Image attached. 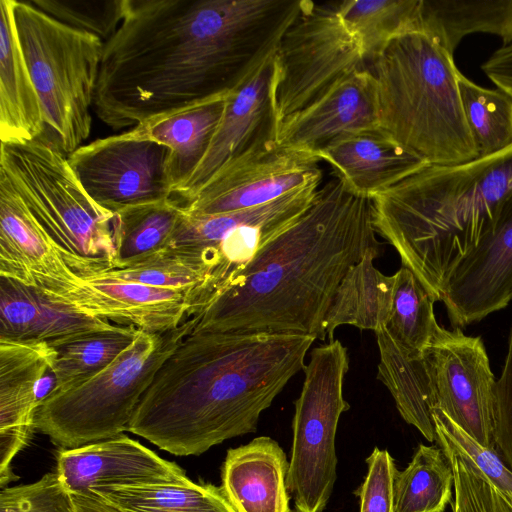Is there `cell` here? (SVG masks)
Listing matches in <instances>:
<instances>
[{
  "instance_id": "38",
  "label": "cell",
  "mask_w": 512,
  "mask_h": 512,
  "mask_svg": "<svg viewBox=\"0 0 512 512\" xmlns=\"http://www.w3.org/2000/svg\"><path fill=\"white\" fill-rule=\"evenodd\" d=\"M436 432V442L454 475L452 512H512V497L496 486L449 438Z\"/></svg>"
},
{
  "instance_id": "31",
  "label": "cell",
  "mask_w": 512,
  "mask_h": 512,
  "mask_svg": "<svg viewBox=\"0 0 512 512\" xmlns=\"http://www.w3.org/2000/svg\"><path fill=\"white\" fill-rule=\"evenodd\" d=\"M139 331L118 324L49 342L55 351L50 392L68 389L103 371L131 346Z\"/></svg>"
},
{
  "instance_id": "45",
  "label": "cell",
  "mask_w": 512,
  "mask_h": 512,
  "mask_svg": "<svg viewBox=\"0 0 512 512\" xmlns=\"http://www.w3.org/2000/svg\"><path fill=\"white\" fill-rule=\"evenodd\" d=\"M74 512H122L92 491L71 494Z\"/></svg>"
},
{
  "instance_id": "19",
  "label": "cell",
  "mask_w": 512,
  "mask_h": 512,
  "mask_svg": "<svg viewBox=\"0 0 512 512\" xmlns=\"http://www.w3.org/2000/svg\"><path fill=\"white\" fill-rule=\"evenodd\" d=\"M56 472L70 494L106 485H151L179 480L186 472L140 442L119 434L73 449H61Z\"/></svg>"
},
{
  "instance_id": "18",
  "label": "cell",
  "mask_w": 512,
  "mask_h": 512,
  "mask_svg": "<svg viewBox=\"0 0 512 512\" xmlns=\"http://www.w3.org/2000/svg\"><path fill=\"white\" fill-rule=\"evenodd\" d=\"M0 275L67 299L81 285L0 172Z\"/></svg>"
},
{
  "instance_id": "3",
  "label": "cell",
  "mask_w": 512,
  "mask_h": 512,
  "mask_svg": "<svg viewBox=\"0 0 512 512\" xmlns=\"http://www.w3.org/2000/svg\"><path fill=\"white\" fill-rule=\"evenodd\" d=\"M376 234L372 199L335 177L197 315L193 331L325 340L323 324L339 284L369 251L382 250Z\"/></svg>"
},
{
  "instance_id": "41",
  "label": "cell",
  "mask_w": 512,
  "mask_h": 512,
  "mask_svg": "<svg viewBox=\"0 0 512 512\" xmlns=\"http://www.w3.org/2000/svg\"><path fill=\"white\" fill-rule=\"evenodd\" d=\"M432 417L435 431L449 438L496 486L512 497V470L498 453L476 442L440 409H434Z\"/></svg>"
},
{
  "instance_id": "7",
  "label": "cell",
  "mask_w": 512,
  "mask_h": 512,
  "mask_svg": "<svg viewBox=\"0 0 512 512\" xmlns=\"http://www.w3.org/2000/svg\"><path fill=\"white\" fill-rule=\"evenodd\" d=\"M18 41L44 121L39 138L66 157L90 136L104 41L72 28L29 1L12 0Z\"/></svg>"
},
{
  "instance_id": "10",
  "label": "cell",
  "mask_w": 512,
  "mask_h": 512,
  "mask_svg": "<svg viewBox=\"0 0 512 512\" xmlns=\"http://www.w3.org/2000/svg\"><path fill=\"white\" fill-rule=\"evenodd\" d=\"M274 100L281 124L309 107L370 59L338 12V1L305 0L274 55Z\"/></svg>"
},
{
  "instance_id": "24",
  "label": "cell",
  "mask_w": 512,
  "mask_h": 512,
  "mask_svg": "<svg viewBox=\"0 0 512 512\" xmlns=\"http://www.w3.org/2000/svg\"><path fill=\"white\" fill-rule=\"evenodd\" d=\"M44 132L40 100L22 54L12 0L0 1V139H39Z\"/></svg>"
},
{
  "instance_id": "29",
  "label": "cell",
  "mask_w": 512,
  "mask_h": 512,
  "mask_svg": "<svg viewBox=\"0 0 512 512\" xmlns=\"http://www.w3.org/2000/svg\"><path fill=\"white\" fill-rule=\"evenodd\" d=\"M419 29L447 52L473 33L493 34L512 42V0H420Z\"/></svg>"
},
{
  "instance_id": "33",
  "label": "cell",
  "mask_w": 512,
  "mask_h": 512,
  "mask_svg": "<svg viewBox=\"0 0 512 512\" xmlns=\"http://www.w3.org/2000/svg\"><path fill=\"white\" fill-rule=\"evenodd\" d=\"M454 475L440 447L419 444L394 480V512H444L451 503Z\"/></svg>"
},
{
  "instance_id": "30",
  "label": "cell",
  "mask_w": 512,
  "mask_h": 512,
  "mask_svg": "<svg viewBox=\"0 0 512 512\" xmlns=\"http://www.w3.org/2000/svg\"><path fill=\"white\" fill-rule=\"evenodd\" d=\"M122 512H236L221 486L196 483L187 476L151 485H106L93 488Z\"/></svg>"
},
{
  "instance_id": "14",
  "label": "cell",
  "mask_w": 512,
  "mask_h": 512,
  "mask_svg": "<svg viewBox=\"0 0 512 512\" xmlns=\"http://www.w3.org/2000/svg\"><path fill=\"white\" fill-rule=\"evenodd\" d=\"M321 160L316 154L281 145H267L217 172L184 211L193 216L255 208L309 185H320Z\"/></svg>"
},
{
  "instance_id": "39",
  "label": "cell",
  "mask_w": 512,
  "mask_h": 512,
  "mask_svg": "<svg viewBox=\"0 0 512 512\" xmlns=\"http://www.w3.org/2000/svg\"><path fill=\"white\" fill-rule=\"evenodd\" d=\"M29 3L54 19L96 35L104 42L115 34L126 12V0H30Z\"/></svg>"
},
{
  "instance_id": "32",
  "label": "cell",
  "mask_w": 512,
  "mask_h": 512,
  "mask_svg": "<svg viewBox=\"0 0 512 512\" xmlns=\"http://www.w3.org/2000/svg\"><path fill=\"white\" fill-rule=\"evenodd\" d=\"M183 211V204L172 197L116 213L113 219L115 269L131 266L166 249Z\"/></svg>"
},
{
  "instance_id": "27",
  "label": "cell",
  "mask_w": 512,
  "mask_h": 512,
  "mask_svg": "<svg viewBox=\"0 0 512 512\" xmlns=\"http://www.w3.org/2000/svg\"><path fill=\"white\" fill-rule=\"evenodd\" d=\"M382 250L369 251L339 284L323 324L325 338L333 340L342 325L378 331L385 327L392 308L395 277L378 270L374 260Z\"/></svg>"
},
{
  "instance_id": "6",
  "label": "cell",
  "mask_w": 512,
  "mask_h": 512,
  "mask_svg": "<svg viewBox=\"0 0 512 512\" xmlns=\"http://www.w3.org/2000/svg\"><path fill=\"white\" fill-rule=\"evenodd\" d=\"M0 172L78 277L115 269V214L86 193L64 154L40 139L1 142Z\"/></svg>"
},
{
  "instance_id": "36",
  "label": "cell",
  "mask_w": 512,
  "mask_h": 512,
  "mask_svg": "<svg viewBox=\"0 0 512 512\" xmlns=\"http://www.w3.org/2000/svg\"><path fill=\"white\" fill-rule=\"evenodd\" d=\"M458 85L478 157L509 147L512 144V99L498 88L477 85L461 72Z\"/></svg>"
},
{
  "instance_id": "9",
  "label": "cell",
  "mask_w": 512,
  "mask_h": 512,
  "mask_svg": "<svg viewBox=\"0 0 512 512\" xmlns=\"http://www.w3.org/2000/svg\"><path fill=\"white\" fill-rule=\"evenodd\" d=\"M349 369L347 348L339 340L311 351L301 393L295 401L287 488L295 512H323L337 479L335 439Z\"/></svg>"
},
{
  "instance_id": "25",
  "label": "cell",
  "mask_w": 512,
  "mask_h": 512,
  "mask_svg": "<svg viewBox=\"0 0 512 512\" xmlns=\"http://www.w3.org/2000/svg\"><path fill=\"white\" fill-rule=\"evenodd\" d=\"M54 358L47 342L0 340V432L35 431L39 383Z\"/></svg>"
},
{
  "instance_id": "35",
  "label": "cell",
  "mask_w": 512,
  "mask_h": 512,
  "mask_svg": "<svg viewBox=\"0 0 512 512\" xmlns=\"http://www.w3.org/2000/svg\"><path fill=\"white\" fill-rule=\"evenodd\" d=\"M393 302L385 325L391 337L411 356H422L439 326L434 301L408 268L395 274Z\"/></svg>"
},
{
  "instance_id": "22",
  "label": "cell",
  "mask_w": 512,
  "mask_h": 512,
  "mask_svg": "<svg viewBox=\"0 0 512 512\" xmlns=\"http://www.w3.org/2000/svg\"><path fill=\"white\" fill-rule=\"evenodd\" d=\"M116 325L64 298L0 275V340L49 343Z\"/></svg>"
},
{
  "instance_id": "20",
  "label": "cell",
  "mask_w": 512,
  "mask_h": 512,
  "mask_svg": "<svg viewBox=\"0 0 512 512\" xmlns=\"http://www.w3.org/2000/svg\"><path fill=\"white\" fill-rule=\"evenodd\" d=\"M374 76L369 69L336 83L309 107L286 119L278 143L316 154L346 135L379 127Z\"/></svg>"
},
{
  "instance_id": "44",
  "label": "cell",
  "mask_w": 512,
  "mask_h": 512,
  "mask_svg": "<svg viewBox=\"0 0 512 512\" xmlns=\"http://www.w3.org/2000/svg\"><path fill=\"white\" fill-rule=\"evenodd\" d=\"M481 70L496 88L512 99V42L501 46L482 63Z\"/></svg>"
},
{
  "instance_id": "42",
  "label": "cell",
  "mask_w": 512,
  "mask_h": 512,
  "mask_svg": "<svg viewBox=\"0 0 512 512\" xmlns=\"http://www.w3.org/2000/svg\"><path fill=\"white\" fill-rule=\"evenodd\" d=\"M367 473L355 490L359 512H394V480L398 471L387 449L375 447L365 460Z\"/></svg>"
},
{
  "instance_id": "5",
  "label": "cell",
  "mask_w": 512,
  "mask_h": 512,
  "mask_svg": "<svg viewBox=\"0 0 512 512\" xmlns=\"http://www.w3.org/2000/svg\"><path fill=\"white\" fill-rule=\"evenodd\" d=\"M368 69L376 82L380 127L429 165L478 158L462 107L454 56L413 29L392 38Z\"/></svg>"
},
{
  "instance_id": "16",
  "label": "cell",
  "mask_w": 512,
  "mask_h": 512,
  "mask_svg": "<svg viewBox=\"0 0 512 512\" xmlns=\"http://www.w3.org/2000/svg\"><path fill=\"white\" fill-rule=\"evenodd\" d=\"M512 300V192L491 231L462 260L443 290L452 328H463L499 311Z\"/></svg>"
},
{
  "instance_id": "26",
  "label": "cell",
  "mask_w": 512,
  "mask_h": 512,
  "mask_svg": "<svg viewBox=\"0 0 512 512\" xmlns=\"http://www.w3.org/2000/svg\"><path fill=\"white\" fill-rule=\"evenodd\" d=\"M226 98H218L133 127L169 148L167 169L173 195L204 159L221 120Z\"/></svg>"
},
{
  "instance_id": "12",
  "label": "cell",
  "mask_w": 512,
  "mask_h": 512,
  "mask_svg": "<svg viewBox=\"0 0 512 512\" xmlns=\"http://www.w3.org/2000/svg\"><path fill=\"white\" fill-rule=\"evenodd\" d=\"M169 154L166 145L132 128L82 145L67 159L86 193L116 214L173 197Z\"/></svg>"
},
{
  "instance_id": "21",
  "label": "cell",
  "mask_w": 512,
  "mask_h": 512,
  "mask_svg": "<svg viewBox=\"0 0 512 512\" xmlns=\"http://www.w3.org/2000/svg\"><path fill=\"white\" fill-rule=\"evenodd\" d=\"M316 155L351 190L371 199L429 165L380 126L339 138Z\"/></svg>"
},
{
  "instance_id": "2",
  "label": "cell",
  "mask_w": 512,
  "mask_h": 512,
  "mask_svg": "<svg viewBox=\"0 0 512 512\" xmlns=\"http://www.w3.org/2000/svg\"><path fill=\"white\" fill-rule=\"evenodd\" d=\"M315 340L192 330L157 370L128 431L176 456L253 433Z\"/></svg>"
},
{
  "instance_id": "15",
  "label": "cell",
  "mask_w": 512,
  "mask_h": 512,
  "mask_svg": "<svg viewBox=\"0 0 512 512\" xmlns=\"http://www.w3.org/2000/svg\"><path fill=\"white\" fill-rule=\"evenodd\" d=\"M274 55L227 96L204 159L189 180L174 193L183 200L182 204L193 199L230 163L278 142L280 123L274 100Z\"/></svg>"
},
{
  "instance_id": "34",
  "label": "cell",
  "mask_w": 512,
  "mask_h": 512,
  "mask_svg": "<svg viewBox=\"0 0 512 512\" xmlns=\"http://www.w3.org/2000/svg\"><path fill=\"white\" fill-rule=\"evenodd\" d=\"M420 0H344L338 12L370 59L395 36L419 29Z\"/></svg>"
},
{
  "instance_id": "17",
  "label": "cell",
  "mask_w": 512,
  "mask_h": 512,
  "mask_svg": "<svg viewBox=\"0 0 512 512\" xmlns=\"http://www.w3.org/2000/svg\"><path fill=\"white\" fill-rule=\"evenodd\" d=\"M67 300L86 313L151 334L177 328L207 306L198 289H165L102 274L83 279Z\"/></svg>"
},
{
  "instance_id": "23",
  "label": "cell",
  "mask_w": 512,
  "mask_h": 512,
  "mask_svg": "<svg viewBox=\"0 0 512 512\" xmlns=\"http://www.w3.org/2000/svg\"><path fill=\"white\" fill-rule=\"evenodd\" d=\"M288 469L279 443L259 436L227 450L221 488L236 512H295L290 507Z\"/></svg>"
},
{
  "instance_id": "4",
  "label": "cell",
  "mask_w": 512,
  "mask_h": 512,
  "mask_svg": "<svg viewBox=\"0 0 512 512\" xmlns=\"http://www.w3.org/2000/svg\"><path fill=\"white\" fill-rule=\"evenodd\" d=\"M511 192L512 144L459 164L427 165L372 198L373 224L437 302Z\"/></svg>"
},
{
  "instance_id": "28",
  "label": "cell",
  "mask_w": 512,
  "mask_h": 512,
  "mask_svg": "<svg viewBox=\"0 0 512 512\" xmlns=\"http://www.w3.org/2000/svg\"><path fill=\"white\" fill-rule=\"evenodd\" d=\"M379 349L378 379L391 393L404 421L426 440L436 441L432 412L435 397L427 359L408 354L385 327L375 332Z\"/></svg>"
},
{
  "instance_id": "8",
  "label": "cell",
  "mask_w": 512,
  "mask_h": 512,
  "mask_svg": "<svg viewBox=\"0 0 512 512\" xmlns=\"http://www.w3.org/2000/svg\"><path fill=\"white\" fill-rule=\"evenodd\" d=\"M198 317L162 333L139 331L134 342L100 373L47 394L34 412V429L61 449L78 448L128 431L157 370L192 332Z\"/></svg>"
},
{
  "instance_id": "43",
  "label": "cell",
  "mask_w": 512,
  "mask_h": 512,
  "mask_svg": "<svg viewBox=\"0 0 512 512\" xmlns=\"http://www.w3.org/2000/svg\"><path fill=\"white\" fill-rule=\"evenodd\" d=\"M495 451L512 470V326L505 362L495 385Z\"/></svg>"
},
{
  "instance_id": "13",
  "label": "cell",
  "mask_w": 512,
  "mask_h": 512,
  "mask_svg": "<svg viewBox=\"0 0 512 512\" xmlns=\"http://www.w3.org/2000/svg\"><path fill=\"white\" fill-rule=\"evenodd\" d=\"M424 355L435 409L443 411L480 445L495 450L496 380L481 337L439 325Z\"/></svg>"
},
{
  "instance_id": "11",
  "label": "cell",
  "mask_w": 512,
  "mask_h": 512,
  "mask_svg": "<svg viewBox=\"0 0 512 512\" xmlns=\"http://www.w3.org/2000/svg\"><path fill=\"white\" fill-rule=\"evenodd\" d=\"M319 187L309 185L271 203L240 211L200 216L183 211L167 248L194 254L205 263L213 300L233 284L267 243L309 208Z\"/></svg>"
},
{
  "instance_id": "37",
  "label": "cell",
  "mask_w": 512,
  "mask_h": 512,
  "mask_svg": "<svg viewBox=\"0 0 512 512\" xmlns=\"http://www.w3.org/2000/svg\"><path fill=\"white\" fill-rule=\"evenodd\" d=\"M100 274L165 289H198L207 305L213 298L207 266L198 256L181 250L166 248L131 266Z\"/></svg>"
},
{
  "instance_id": "1",
  "label": "cell",
  "mask_w": 512,
  "mask_h": 512,
  "mask_svg": "<svg viewBox=\"0 0 512 512\" xmlns=\"http://www.w3.org/2000/svg\"><path fill=\"white\" fill-rule=\"evenodd\" d=\"M305 0H126L94 110L114 130L227 97L272 57Z\"/></svg>"
},
{
  "instance_id": "40",
  "label": "cell",
  "mask_w": 512,
  "mask_h": 512,
  "mask_svg": "<svg viewBox=\"0 0 512 512\" xmlns=\"http://www.w3.org/2000/svg\"><path fill=\"white\" fill-rule=\"evenodd\" d=\"M0 512H74V506L54 471L33 483L1 488Z\"/></svg>"
}]
</instances>
